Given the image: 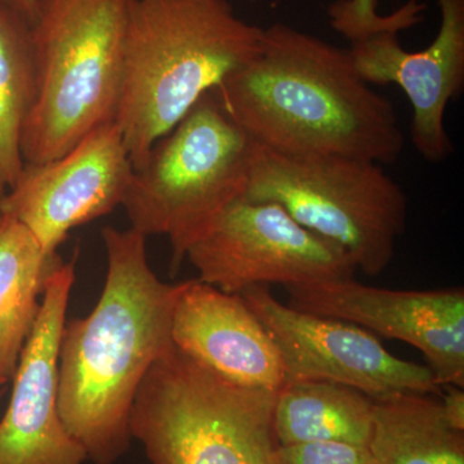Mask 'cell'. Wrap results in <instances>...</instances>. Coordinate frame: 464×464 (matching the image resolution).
Segmentation results:
<instances>
[{
    "mask_svg": "<svg viewBox=\"0 0 464 464\" xmlns=\"http://www.w3.org/2000/svg\"><path fill=\"white\" fill-rule=\"evenodd\" d=\"M108 275L99 304L63 325L58 411L94 464H114L132 441L130 413L152 364L173 347L174 307L186 282L167 284L149 265L141 232L102 230Z\"/></svg>",
    "mask_w": 464,
    "mask_h": 464,
    "instance_id": "1",
    "label": "cell"
},
{
    "mask_svg": "<svg viewBox=\"0 0 464 464\" xmlns=\"http://www.w3.org/2000/svg\"><path fill=\"white\" fill-rule=\"evenodd\" d=\"M215 92L253 141L276 151L391 164L404 149L395 108L350 52L284 24L264 29L252 60Z\"/></svg>",
    "mask_w": 464,
    "mask_h": 464,
    "instance_id": "2",
    "label": "cell"
},
{
    "mask_svg": "<svg viewBox=\"0 0 464 464\" xmlns=\"http://www.w3.org/2000/svg\"><path fill=\"white\" fill-rule=\"evenodd\" d=\"M262 34L227 0H130L115 123L134 169L204 94L252 60Z\"/></svg>",
    "mask_w": 464,
    "mask_h": 464,
    "instance_id": "3",
    "label": "cell"
},
{
    "mask_svg": "<svg viewBox=\"0 0 464 464\" xmlns=\"http://www.w3.org/2000/svg\"><path fill=\"white\" fill-rule=\"evenodd\" d=\"M130 0H39L32 23L35 96L21 136L25 163L63 157L114 123Z\"/></svg>",
    "mask_w": 464,
    "mask_h": 464,
    "instance_id": "4",
    "label": "cell"
},
{
    "mask_svg": "<svg viewBox=\"0 0 464 464\" xmlns=\"http://www.w3.org/2000/svg\"><path fill=\"white\" fill-rule=\"evenodd\" d=\"M276 398L224 380L173 344L137 391L130 432L151 464H284Z\"/></svg>",
    "mask_w": 464,
    "mask_h": 464,
    "instance_id": "5",
    "label": "cell"
},
{
    "mask_svg": "<svg viewBox=\"0 0 464 464\" xmlns=\"http://www.w3.org/2000/svg\"><path fill=\"white\" fill-rule=\"evenodd\" d=\"M253 145L208 92L134 169L123 201L130 227L169 237L173 275L216 217L246 195Z\"/></svg>",
    "mask_w": 464,
    "mask_h": 464,
    "instance_id": "6",
    "label": "cell"
},
{
    "mask_svg": "<svg viewBox=\"0 0 464 464\" xmlns=\"http://www.w3.org/2000/svg\"><path fill=\"white\" fill-rule=\"evenodd\" d=\"M244 197L279 204L371 276L389 267L408 221V198L382 164L340 155L288 154L257 142Z\"/></svg>",
    "mask_w": 464,
    "mask_h": 464,
    "instance_id": "7",
    "label": "cell"
},
{
    "mask_svg": "<svg viewBox=\"0 0 464 464\" xmlns=\"http://www.w3.org/2000/svg\"><path fill=\"white\" fill-rule=\"evenodd\" d=\"M186 258L201 283L231 295L355 277L350 256L295 221L279 204L237 198L216 217Z\"/></svg>",
    "mask_w": 464,
    "mask_h": 464,
    "instance_id": "8",
    "label": "cell"
},
{
    "mask_svg": "<svg viewBox=\"0 0 464 464\" xmlns=\"http://www.w3.org/2000/svg\"><path fill=\"white\" fill-rule=\"evenodd\" d=\"M239 295L279 348L286 383L332 382L372 399L404 392L441 395L431 369L392 355L373 333L355 324L285 306L270 285L250 286Z\"/></svg>",
    "mask_w": 464,
    "mask_h": 464,
    "instance_id": "9",
    "label": "cell"
},
{
    "mask_svg": "<svg viewBox=\"0 0 464 464\" xmlns=\"http://www.w3.org/2000/svg\"><path fill=\"white\" fill-rule=\"evenodd\" d=\"M133 172L121 128L103 124L63 157L24 164L0 216L17 219L54 253L70 231L123 206Z\"/></svg>",
    "mask_w": 464,
    "mask_h": 464,
    "instance_id": "10",
    "label": "cell"
},
{
    "mask_svg": "<svg viewBox=\"0 0 464 464\" xmlns=\"http://www.w3.org/2000/svg\"><path fill=\"white\" fill-rule=\"evenodd\" d=\"M285 289L288 306L411 344L423 353L441 389H463V288L391 290L347 277Z\"/></svg>",
    "mask_w": 464,
    "mask_h": 464,
    "instance_id": "11",
    "label": "cell"
},
{
    "mask_svg": "<svg viewBox=\"0 0 464 464\" xmlns=\"http://www.w3.org/2000/svg\"><path fill=\"white\" fill-rule=\"evenodd\" d=\"M75 259L45 282L41 310L21 353L7 411L0 420V464H84L87 454L58 411V353Z\"/></svg>",
    "mask_w": 464,
    "mask_h": 464,
    "instance_id": "12",
    "label": "cell"
},
{
    "mask_svg": "<svg viewBox=\"0 0 464 464\" xmlns=\"http://www.w3.org/2000/svg\"><path fill=\"white\" fill-rule=\"evenodd\" d=\"M441 25L423 51L402 48L398 32L372 34L351 43V60L368 84H396L413 106L411 141L426 160L453 151L445 128L449 102L464 85V0H438Z\"/></svg>",
    "mask_w": 464,
    "mask_h": 464,
    "instance_id": "13",
    "label": "cell"
},
{
    "mask_svg": "<svg viewBox=\"0 0 464 464\" xmlns=\"http://www.w3.org/2000/svg\"><path fill=\"white\" fill-rule=\"evenodd\" d=\"M181 353L224 380L279 392L286 374L279 348L240 295L186 280L172 317Z\"/></svg>",
    "mask_w": 464,
    "mask_h": 464,
    "instance_id": "14",
    "label": "cell"
},
{
    "mask_svg": "<svg viewBox=\"0 0 464 464\" xmlns=\"http://www.w3.org/2000/svg\"><path fill=\"white\" fill-rule=\"evenodd\" d=\"M0 217V382L7 384L41 310L45 282L63 259L45 252L17 219Z\"/></svg>",
    "mask_w": 464,
    "mask_h": 464,
    "instance_id": "15",
    "label": "cell"
},
{
    "mask_svg": "<svg viewBox=\"0 0 464 464\" xmlns=\"http://www.w3.org/2000/svg\"><path fill=\"white\" fill-rule=\"evenodd\" d=\"M373 409V399L344 384L289 382L277 392L275 430L282 447L323 441L368 447Z\"/></svg>",
    "mask_w": 464,
    "mask_h": 464,
    "instance_id": "16",
    "label": "cell"
},
{
    "mask_svg": "<svg viewBox=\"0 0 464 464\" xmlns=\"http://www.w3.org/2000/svg\"><path fill=\"white\" fill-rule=\"evenodd\" d=\"M373 401L374 464H464V432L449 426L441 401L413 392Z\"/></svg>",
    "mask_w": 464,
    "mask_h": 464,
    "instance_id": "17",
    "label": "cell"
},
{
    "mask_svg": "<svg viewBox=\"0 0 464 464\" xmlns=\"http://www.w3.org/2000/svg\"><path fill=\"white\" fill-rule=\"evenodd\" d=\"M35 96L32 23L0 7V201L23 169L21 136Z\"/></svg>",
    "mask_w": 464,
    "mask_h": 464,
    "instance_id": "18",
    "label": "cell"
},
{
    "mask_svg": "<svg viewBox=\"0 0 464 464\" xmlns=\"http://www.w3.org/2000/svg\"><path fill=\"white\" fill-rule=\"evenodd\" d=\"M418 0H337L328 9L335 32L351 43L381 32H402L423 20Z\"/></svg>",
    "mask_w": 464,
    "mask_h": 464,
    "instance_id": "19",
    "label": "cell"
},
{
    "mask_svg": "<svg viewBox=\"0 0 464 464\" xmlns=\"http://www.w3.org/2000/svg\"><path fill=\"white\" fill-rule=\"evenodd\" d=\"M284 464H374L365 445L323 441L282 447Z\"/></svg>",
    "mask_w": 464,
    "mask_h": 464,
    "instance_id": "20",
    "label": "cell"
},
{
    "mask_svg": "<svg viewBox=\"0 0 464 464\" xmlns=\"http://www.w3.org/2000/svg\"><path fill=\"white\" fill-rule=\"evenodd\" d=\"M447 392L441 393L442 413L451 429L464 432V391L457 386H445Z\"/></svg>",
    "mask_w": 464,
    "mask_h": 464,
    "instance_id": "21",
    "label": "cell"
},
{
    "mask_svg": "<svg viewBox=\"0 0 464 464\" xmlns=\"http://www.w3.org/2000/svg\"><path fill=\"white\" fill-rule=\"evenodd\" d=\"M39 0H0V7L12 9L17 14H23L30 23L38 12Z\"/></svg>",
    "mask_w": 464,
    "mask_h": 464,
    "instance_id": "22",
    "label": "cell"
},
{
    "mask_svg": "<svg viewBox=\"0 0 464 464\" xmlns=\"http://www.w3.org/2000/svg\"><path fill=\"white\" fill-rule=\"evenodd\" d=\"M5 383H3V382H0V396H2V387L5 386Z\"/></svg>",
    "mask_w": 464,
    "mask_h": 464,
    "instance_id": "23",
    "label": "cell"
},
{
    "mask_svg": "<svg viewBox=\"0 0 464 464\" xmlns=\"http://www.w3.org/2000/svg\"><path fill=\"white\" fill-rule=\"evenodd\" d=\"M0 222H2V217H0Z\"/></svg>",
    "mask_w": 464,
    "mask_h": 464,
    "instance_id": "24",
    "label": "cell"
}]
</instances>
